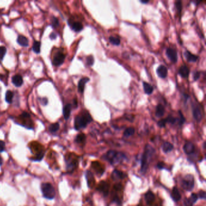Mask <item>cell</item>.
I'll use <instances>...</instances> for the list:
<instances>
[{"label": "cell", "instance_id": "6da1fadb", "mask_svg": "<svg viewBox=\"0 0 206 206\" xmlns=\"http://www.w3.org/2000/svg\"><path fill=\"white\" fill-rule=\"evenodd\" d=\"M92 121L93 119L90 114L87 111H84L75 117L74 123V128L77 131L84 129Z\"/></svg>", "mask_w": 206, "mask_h": 206}, {"label": "cell", "instance_id": "7a4b0ae2", "mask_svg": "<svg viewBox=\"0 0 206 206\" xmlns=\"http://www.w3.org/2000/svg\"><path fill=\"white\" fill-rule=\"evenodd\" d=\"M154 149L150 145L147 144L145 147V151L143 154L142 158V167L141 171L142 172H146L147 169L149 165V159L151 157L153 154Z\"/></svg>", "mask_w": 206, "mask_h": 206}, {"label": "cell", "instance_id": "3957f363", "mask_svg": "<svg viewBox=\"0 0 206 206\" xmlns=\"http://www.w3.org/2000/svg\"><path fill=\"white\" fill-rule=\"evenodd\" d=\"M43 197L47 200H53L56 195V191L54 187L49 182H44L41 186Z\"/></svg>", "mask_w": 206, "mask_h": 206}, {"label": "cell", "instance_id": "277c9868", "mask_svg": "<svg viewBox=\"0 0 206 206\" xmlns=\"http://www.w3.org/2000/svg\"><path fill=\"white\" fill-rule=\"evenodd\" d=\"M19 119L22 120V126L27 128V129H33V123L31 119L30 114L26 111L22 112V114L19 116Z\"/></svg>", "mask_w": 206, "mask_h": 206}, {"label": "cell", "instance_id": "5b68a950", "mask_svg": "<svg viewBox=\"0 0 206 206\" xmlns=\"http://www.w3.org/2000/svg\"><path fill=\"white\" fill-rule=\"evenodd\" d=\"M182 188L187 191H191L194 187V178L191 175H186L181 182Z\"/></svg>", "mask_w": 206, "mask_h": 206}, {"label": "cell", "instance_id": "8992f818", "mask_svg": "<svg viewBox=\"0 0 206 206\" xmlns=\"http://www.w3.org/2000/svg\"><path fill=\"white\" fill-rule=\"evenodd\" d=\"M65 54L63 53L62 51L56 52L54 56L52 59V64L55 67H59L63 64L65 59Z\"/></svg>", "mask_w": 206, "mask_h": 206}, {"label": "cell", "instance_id": "52a82bcc", "mask_svg": "<svg viewBox=\"0 0 206 206\" xmlns=\"http://www.w3.org/2000/svg\"><path fill=\"white\" fill-rule=\"evenodd\" d=\"M192 114L194 119L197 122H200L201 121L202 118V112L198 105L196 104L192 105Z\"/></svg>", "mask_w": 206, "mask_h": 206}, {"label": "cell", "instance_id": "ba28073f", "mask_svg": "<svg viewBox=\"0 0 206 206\" xmlns=\"http://www.w3.org/2000/svg\"><path fill=\"white\" fill-rule=\"evenodd\" d=\"M166 55L170 61L173 63H176L178 61V54L176 50L172 48L167 49Z\"/></svg>", "mask_w": 206, "mask_h": 206}, {"label": "cell", "instance_id": "9c48e42d", "mask_svg": "<svg viewBox=\"0 0 206 206\" xmlns=\"http://www.w3.org/2000/svg\"><path fill=\"white\" fill-rule=\"evenodd\" d=\"M109 186L108 183L104 181H102L99 184L97 189L104 194L105 197H107L109 193Z\"/></svg>", "mask_w": 206, "mask_h": 206}, {"label": "cell", "instance_id": "30bf717a", "mask_svg": "<svg viewBox=\"0 0 206 206\" xmlns=\"http://www.w3.org/2000/svg\"><path fill=\"white\" fill-rule=\"evenodd\" d=\"M168 70L167 68L163 65H160L157 69V74L159 77L165 79L167 76Z\"/></svg>", "mask_w": 206, "mask_h": 206}, {"label": "cell", "instance_id": "8fae6325", "mask_svg": "<svg viewBox=\"0 0 206 206\" xmlns=\"http://www.w3.org/2000/svg\"><path fill=\"white\" fill-rule=\"evenodd\" d=\"M66 164L67 171L72 172L76 169L77 165V161L76 160H71L68 158V160H66Z\"/></svg>", "mask_w": 206, "mask_h": 206}, {"label": "cell", "instance_id": "7c38bea8", "mask_svg": "<svg viewBox=\"0 0 206 206\" xmlns=\"http://www.w3.org/2000/svg\"><path fill=\"white\" fill-rule=\"evenodd\" d=\"M89 81V79L87 77H82L79 80L78 82V91L80 93H83L84 92L85 86L86 84Z\"/></svg>", "mask_w": 206, "mask_h": 206}, {"label": "cell", "instance_id": "4fadbf2b", "mask_svg": "<svg viewBox=\"0 0 206 206\" xmlns=\"http://www.w3.org/2000/svg\"><path fill=\"white\" fill-rule=\"evenodd\" d=\"M190 73L189 68L186 65H183L180 67L178 70V74L182 78H187L189 77Z\"/></svg>", "mask_w": 206, "mask_h": 206}, {"label": "cell", "instance_id": "5bb4252c", "mask_svg": "<svg viewBox=\"0 0 206 206\" xmlns=\"http://www.w3.org/2000/svg\"><path fill=\"white\" fill-rule=\"evenodd\" d=\"M12 84L16 87H21L23 84V79L19 74H16L12 77Z\"/></svg>", "mask_w": 206, "mask_h": 206}, {"label": "cell", "instance_id": "9a60e30c", "mask_svg": "<svg viewBox=\"0 0 206 206\" xmlns=\"http://www.w3.org/2000/svg\"><path fill=\"white\" fill-rule=\"evenodd\" d=\"M185 56L186 60L189 62H195L197 61L198 59V56L192 54L191 52H190L188 50H186L185 51Z\"/></svg>", "mask_w": 206, "mask_h": 206}, {"label": "cell", "instance_id": "2e32d148", "mask_svg": "<svg viewBox=\"0 0 206 206\" xmlns=\"http://www.w3.org/2000/svg\"><path fill=\"white\" fill-rule=\"evenodd\" d=\"M72 108V105L70 104H68L64 107L62 111H63L64 117L65 120H68L70 118Z\"/></svg>", "mask_w": 206, "mask_h": 206}, {"label": "cell", "instance_id": "e0dca14e", "mask_svg": "<svg viewBox=\"0 0 206 206\" xmlns=\"http://www.w3.org/2000/svg\"><path fill=\"white\" fill-rule=\"evenodd\" d=\"M16 41L18 44L22 47H27L29 46V40L26 36L23 35H19L17 38Z\"/></svg>", "mask_w": 206, "mask_h": 206}, {"label": "cell", "instance_id": "ac0fdd59", "mask_svg": "<svg viewBox=\"0 0 206 206\" xmlns=\"http://www.w3.org/2000/svg\"><path fill=\"white\" fill-rule=\"evenodd\" d=\"M70 26H71L72 30L76 32H79L83 30V25L82 24L81 22L79 21H75L73 22L72 23L70 24Z\"/></svg>", "mask_w": 206, "mask_h": 206}, {"label": "cell", "instance_id": "d6986e66", "mask_svg": "<svg viewBox=\"0 0 206 206\" xmlns=\"http://www.w3.org/2000/svg\"><path fill=\"white\" fill-rule=\"evenodd\" d=\"M165 113V108L162 104H158L156 107L155 116L157 117H162Z\"/></svg>", "mask_w": 206, "mask_h": 206}, {"label": "cell", "instance_id": "ffe728a7", "mask_svg": "<svg viewBox=\"0 0 206 206\" xmlns=\"http://www.w3.org/2000/svg\"><path fill=\"white\" fill-rule=\"evenodd\" d=\"M184 151L186 154H192L195 151V146L191 142H187L184 146Z\"/></svg>", "mask_w": 206, "mask_h": 206}, {"label": "cell", "instance_id": "44dd1931", "mask_svg": "<svg viewBox=\"0 0 206 206\" xmlns=\"http://www.w3.org/2000/svg\"><path fill=\"white\" fill-rule=\"evenodd\" d=\"M112 178L113 179V180L115 181H117L121 179H123L124 178V174L123 172H122L121 171H119L118 170H114L111 175Z\"/></svg>", "mask_w": 206, "mask_h": 206}, {"label": "cell", "instance_id": "7402d4cb", "mask_svg": "<svg viewBox=\"0 0 206 206\" xmlns=\"http://www.w3.org/2000/svg\"><path fill=\"white\" fill-rule=\"evenodd\" d=\"M143 89H144V93L146 94L150 95L153 93L154 88L151 84H149V83H147L146 82H143Z\"/></svg>", "mask_w": 206, "mask_h": 206}, {"label": "cell", "instance_id": "603a6c76", "mask_svg": "<svg viewBox=\"0 0 206 206\" xmlns=\"http://www.w3.org/2000/svg\"><path fill=\"white\" fill-rule=\"evenodd\" d=\"M171 197L175 201H178L181 199V194L177 187H174L173 188L172 191L171 193Z\"/></svg>", "mask_w": 206, "mask_h": 206}, {"label": "cell", "instance_id": "cb8c5ba5", "mask_svg": "<svg viewBox=\"0 0 206 206\" xmlns=\"http://www.w3.org/2000/svg\"><path fill=\"white\" fill-rule=\"evenodd\" d=\"M117 154V152L116 151H113V150H110L105 155V159L107 160H108V161H109L111 163H112L113 160L116 157Z\"/></svg>", "mask_w": 206, "mask_h": 206}, {"label": "cell", "instance_id": "d4e9b609", "mask_svg": "<svg viewBox=\"0 0 206 206\" xmlns=\"http://www.w3.org/2000/svg\"><path fill=\"white\" fill-rule=\"evenodd\" d=\"M145 200L147 204H151L155 200L154 194L152 192H147L145 195Z\"/></svg>", "mask_w": 206, "mask_h": 206}, {"label": "cell", "instance_id": "484cf974", "mask_svg": "<svg viewBox=\"0 0 206 206\" xmlns=\"http://www.w3.org/2000/svg\"><path fill=\"white\" fill-rule=\"evenodd\" d=\"M14 96V94L12 91L10 90H7L5 95L6 102H7V103H8V104H12L13 102Z\"/></svg>", "mask_w": 206, "mask_h": 206}, {"label": "cell", "instance_id": "4316f807", "mask_svg": "<svg viewBox=\"0 0 206 206\" xmlns=\"http://www.w3.org/2000/svg\"><path fill=\"white\" fill-rule=\"evenodd\" d=\"M174 149L173 144H172L169 142H165L162 145V149L164 152L168 153L170 152Z\"/></svg>", "mask_w": 206, "mask_h": 206}, {"label": "cell", "instance_id": "83f0119b", "mask_svg": "<svg viewBox=\"0 0 206 206\" xmlns=\"http://www.w3.org/2000/svg\"><path fill=\"white\" fill-rule=\"evenodd\" d=\"M41 43L40 41H35L33 44L32 50L36 54H39L41 52Z\"/></svg>", "mask_w": 206, "mask_h": 206}, {"label": "cell", "instance_id": "f1b7e54d", "mask_svg": "<svg viewBox=\"0 0 206 206\" xmlns=\"http://www.w3.org/2000/svg\"><path fill=\"white\" fill-rule=\"evenodd\" d=\"M60 125L59 123H54L51 124L49 127V131L51 133H55L59 129Z\"/></svg>", "mask_w": 206, "mask_h": 206}, {"label": "cell", "instance_id": "f546056e", "mask_svg": "<svg viewBox=\"0 0 206 206\" xmlns=\"http://www.w3.org/2000/svg\"><path fill=\"white\" fill-rule=\"evenodd\" d=\"M86 177H87V179L88 181V185L89 184V187H92V185H93L94 184V177L93 174H91V172H89V171H87V174H86Z\"/></svg>", "mask_w": 206, "mask_h": 206}, {"label": "cell", "instance_id": "4dcf8cb0", "mask_svg": "<svg viewBox=\"0 0 206 206\" xmlns=\"http://www.w3.org/2000/svg\"><path fill=\"white\" fill-rule=\"evenodd\" d=\"M85 139H86L85 135L83 133H81L76 136L75 139V142L77 143H82L85 142Z\"/></svg>", "mask_w": 206, "mask_h": 206}, {"label": "cell", "instance_id": "1f68e13d", "mask_svg": "<svg viewBox=\"0 0 206 206\" xmlns=\"http://www.w3.org/2000/svg\"><path fill=\"white\" fill-rule=\"evenodd\" d=\"M135 132V129L132 127H129L125 129L123 133V136L124 137H129L132 135Z\"/></svg>", "mask_w": 206, "mask_h": 206}, {"label": "cell", "instance_id": "d6a6232c", "mask_svg": "<svg viewBox=\"0 0 206 206\" xmlns=\"http://www.w3.org/2000/svg\"><path fill=\"white\" fill-rule=\"evenodd\" d=\"M109 41L112 44L114 45H117H117H119L120 44V39L119 38L113 36H109Z\"/></svg>", "mask_w": 206, "mask_h": 206}, {"label": "cell", "instance_id": "836d02e7", "mask_svg": "<svg viewBox=\"0 0 206 206\" xmlns=\"http://www.w3.org/2000/svg\"><path fill=\"white\" fill-rule=\"evenodd\" d=\"M178 114H179V118L177 119V121L178 122L179 125L181 126L186 122V119L184 117V115H183L182 112L181 111H178Z\"/></svg>", "mask_w": 206, "mask_h": 206}, {"label": "cell", "instance_id": "e575fe53", "mask_svg": "<svg viewBox=\"0 0 206 206\" xmlns=\"http://www.w3.org/2000/svg\"><path fill=\"white\" fill-rule=\"evenodd\" d=\"M59 25V21L58 19L55 16H52L51 20V26L53 28L58 27Z\"/></svg>", "mask_w": 206, "mask_h": 206}, {"label": "cell", "instance_id": "d590c367", "mask_svg": "<svg viewBox=\"0 0 206 206\" xmlns=\"http://www.w3.org/2000/svg\"><path fill=\"white\" fill-rule=\"evenodd\" d=\"M7 52V49L4 46H0V61H2Z\"/></svg>", "mask_w": 206, "mask_h": 206}, {"label": "cell", "instance_id": "8d00e7d4", "mask_svg": "<svg viewBox=\"0 0 206 206\" xmlns=\"http://www.w3.org/2000/svg\"><path fill=\"white\" fill-rule=\"evenodd\" d=\"M165 119V120L166 122V123H169L172 124H175L177 122V118H175V117L172 116H169L167 117H166Z\"/></svg>", "mask_w": 206, "mask_h": 206}, {"label": "cell", "instance_id": "74e56055", "mask_svg": "<svg viewBox=\"0 0 206 206\" xmlns=\"http://www.w3.org/2000/svg\"><path fill=\"white\" fill-rule=\"evenodd\" d=\"M86 61H87V64L88 66H92L94 62V57L92 55H90V56L87 57V59H86Z\"/></svg>", "mask_w": 206, "mask_h": 206}, {"label": "cell", "instance_id": "f35d334b", "mask_svg": "<svg viewBox=\"0 0 206 206\" xmlns=\"http://www.w3.org/2000/svg\"><path fill=\"white\" fill-rule=\"evenodd\" d=\"M175 7H176V9L177 10L178 14L180 15L181 11H182V2L181 1H177L175 3Z\"/></svg>", "mask_w": 206, "mask_h": 206}, {"label": "cell", "instance_id": "ab89813d", "mask_svg": "<svg viewBox=\"0 0 206 206\" xmlns=\"http://www.w3.org/2000/svg\"><path fill=\"white\" fill-rule=\"evenodd\" d=\"M198 196L197 195V194L196 193H192L191 195V196L189 198V201H190V202L193 204L194 203H195L197 202V201L198 200Z\"/></svg>", "mask_w": 206, "mask_h": 206}, {"label": "cell", "instance_id": "60d3db41", "mask_svg": "<svg viewBox=\"0 0 206 206\" xmlns=\"http://www.w3.org/2000/svg\"><path fill=\"white\" fill-rule=\"evenodd\" d=\"M157 124H158V126L160 128H164V127H165V126L166 124V122L165 119H162V120H160V121L158 122Z\"/></svg>", "mask_w": 206, "mask_h": 206}, {"label": "cell", "instance_id": "b9f144b4", "mask_svg": "<svg viewBox=\"0 0 206 206\" xmlns=\"http://www.w3.org/2000/svg\"><path fill=\"white\" fill-rule=\"evenodd\" d=\"M201 76V73L199 72H195L193 73V80L195 81H197L200 79Z\"/></svg>", "mask_w": 206, "mask_h": 206}, {"label": "cell", "instance_id": "7bdbcfd3", "mask_svg": "<svg viewBox=\"0 0 206 206\" xmlns=\"http://www.w3.org/2000/svg\"><path fill=\"white\" fill-rule=\"evenodd\" d=\"M6 144L3 140H0V152H3L5 151Z\"/></svg>", "mask_w": 206, "mask_h": 206}, {"label": "cell", "instance_id": "ee69618b", "mask_svg": "<svg viewBox=\"0 0 206 206\" xmlns=\"http://www.w3.org/2000/svg\"><path fill=\"white\" fill-rule=\"evenodd\" d=\"M39 100H40V102L41 103V104L44 106H45L48 104V99L46 97L39 98Z\"/></svg>", "mask_w": 206, "mask_h": 206}, {"label": "cell", "instance_id": "f6af8a7d", "mask_svg": "<svg viewBox=\"0 0 206 206\" xmlns=\"http://www.w3.org/2000/svg\"><path fill=\"white\" fill-rule=\"evenodd\" d=\"M199 197L201 199H205L206 193L203 190H200L199 192Z\"/></svg>", "mask_w": 206, "mask_h": 206}, {"label": "cell", "instance_id": "bcb514c9", "mask_svg": "<svg viewBox=\"0 0 206 206\" xmlns=\"http://www.w3.org/2000/svg\"><path fill=\"white\" fill-rule=\"evenodd\" d=\"M122 188V186L120 184H116L114 186V189L116 191L120 190Z\"/></svg>", "mask_w": 206, "mask_h": 206}, {"label": "cell", "instance_id": "7dc6e473", "mask_svg": "<svg viewBox=\"0 0 206 206\" xmlns=\"http://www.w3.org/2000/svg\"><path fill=\"white\" fill-rule=\"evenodd\" d=\"M185 206H192V204L190 202L189 198H186L185 200Z\"/></svg>", "mask_w": 206, "mask_h": 206}, {"label": "cell", "instance_id": "c3c4849f", "mask_svg": "<svg viewBox=\"0 0 206 206\" xmlns=\"http://www.w3.org/2000/svg\"><path fill=\"white\" fill-rule=\"evenodd\" d=\"M50 38L51 39V40H54V39H56V38H57V35H56V34L55 33H54V32H52V33H51V34H50Z\"/></svg>", "mask_w": 206, "mask_h": 206}, {"label": "cell", "instance_id": "681fc988", "mask_svg": "<svg viewBox=\"0 0 206 206\" xmlns=\"http://www.w3.org/2000/svg\"><path fill=\"white\" fill-rule=\"evenodd\" d=\"M165 167V163L163 162H159L158 164H157V167L160 169H163Z\"/></svg>", "mask_w": 206, "mask_h": 206}, {"label": "cell", "instance_id": "f907efd6", "mask_svg": "<svg viewBox=\"0 0 206 206\" xmlns=\"http://www.w3.org/2000/svg\"><path fill=\"white\" fill-rule=\"evenodd\" d=\"M3 159L1 156H0V166H1L3 165Z\"/></svg>", "mask_w": 206, "mask_h": 206}, {"label": "cell", "instance_id": "816d5d0a", "mask_svg": "<svg viewBox=\"0 0 206 206\" xmlns=\"http://www.w3.org/2000/svg\"><path fill=\"white\" fill-rule=\"evenodd\" d=\"M73 101H74V102H73V103H74V107H77V102L76 99H74Z\"/></svg>", "mask_w": 206, "mask_h": 206}, {"label": "cell", "instance_id": "f5cc1de1", "mask_svg": "<svg viewBox=\"0 0 206 206\" xmlns=\"http://www.w3.org/2000/svg\"><path fill=\"white\" fill-rule=\"evenodd\" d=\"M140 2L142 3H143V4H147V3H149V1H148V0H147V1H144V0H143V1H140Z\"/></svg>", "mask_w": 206, "mask_h": 206}, {"label": "cell", "instance_id": "db71d44e", "mask_svg": "<svg viewBox=\"0 0 206 206\" xmlns=\"http://www.w3.org/2000/svg\"><path fill=\"white\" fill-rule=\"evenodd\" d=\"M205 144H206V142H204V145H203V147L205 149Z\"/></svg>", "mask_w": 206, "mask_h": 206}, {"label": "cell", "instance_id": "11a10c76", "mask_svg": "<svg viewBox=\"0 0 206 206\" xmlns=\"http://www.w3.org/2000/svg\"><path fill=\"white\" fill-rule=\"evenodd\" d=\"M139 206H141V205H139Z\"/></svg>", "mask_w": 206, "mask_h": 206}]
</instances>
